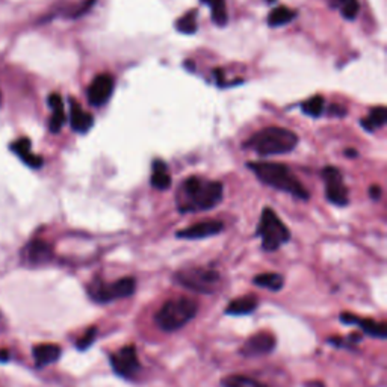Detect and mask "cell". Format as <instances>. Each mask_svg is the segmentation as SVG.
<instances>
[{"label": "cell", "instance_id": "27", "mask_svg": "<svg viewBox=\"0 0 387 387\" xmlns=\"http://www.w3.org/2000/svg\"><path fill=\"white\" fill-rule=\"evenodd\" d=\"M176 26H177V30L182 33H195V30H197L195 11H191V12L185 14L183 17H180Z\"/></svg>", "mask_w": 387, "mask_h": 387}, {"label": "cell", "instance_id": "21", "mask_svg": "<svg viewBox=\"0 0 387 387\" xmlns=\"http://www.w3.org/2000/svg\"><path fill=\"white\" fill-rule=\"evenodd\" d=\"M253 283L257 285L259 288H266L269 290L273 292H279L283 285H285V280L280 274H276V273H265V274H259L253 279Z\"/></svg>", "mask_w": 387, "mask_h": 387}, {"label": "cell", "instance_id": "16", "mask_svg": "<svg viewBox=\"0 0 387 387\" xmlns=\"http://www.w3.org/2000/svg\"><path fill=\"white\" fill-rule=\"evenodd\" d=\"M61 356V348L55 343H41L33 348V357L38 366H46L56 362Z\"/></svg>", "mask_w": 387, "mask_h": 387}, {"label": "cell", "instance_id": "26", "mask_svg": "<svg viewBox=\"0 0 387 387\" xmlns=\"http://www.w3.org/2000/svg\"><path fill=\"white\" fill-rule=\"evenodd\" d=\"M324 97L322 96H313L302 103V112L310 115V117H319L324 112Z\"/></svg>", "mask_w": 387, "mask_h": 387}, {"label": "cell", "instance_id": "33", "mask_svg": "<svg viewBox=\"0 0 387 387\" xmlns=\"http://www.w3.org/2000/svg\"><path fill=\"white\" fill-rule=\"evenodd\" d=\"M0 103H2V94H0Z\"/></svg>", "mask_w": 387, "mask_h": 387}, {"label": "cell", "instance_id": "2", "mask_svg": "<svg viewBox=\"0 0 387 387\" xmlns=\"http://www.w3.org/2000/svg\"><path fill=\"white\" fill-rule=\"evenodd\" d=\"M248 168L265 185L292 194L293 197L301 200L308 198V192L305 191L304 185L296 177H293L286 165L277 162H248Z\"/></svg>", "mask_w": 387, "mask_h": 387}, {"label": "cell", "instance_id": "17", "mask_svg": "<svg viewBox=\"0 0 387 387\" xmlns=\"http://www.w3.org/2000/svg\"><path fill=\"white\" fill-rule=\"evenodd\" d=\"M49 106L52 107V118L49 123L50 132L58 133L62 127V124L65 123V113H64V103L59 94H52L49 97Z\"/></svg>", "mask_w": 387, "mask_h": 387}, {"label": "cell", "instance_id": "19", "mask_svg": "<svg viewBox=\"0 0 387 387\" xmlns=\"http://www.w3.org/2000/svg\"><path fill=\"white\" fill-rule=\"evenodd\" d=\"M171 185V177L168 174L167 165L162 161H154L153 164V174H151V186L156 189H167Z\"/></svg>", "mask_w": 387, "mask_h": 387}, {"label": "cell", "instance_id": "28", "mask_svg": "<svg viewBox=\"0 0 387 387\" xmlns=\"http://www.w3.org/2000/svg\"><path fill=\"white\" fill-rule=\"evenodd\" d=\"M337 6L340 8V12L346 20H354L360 9L359 0H337Z\"/></svg>", "mask_w": 387, "mask_h": 387}, {"label": "cell", "instance_id": "7", "mask_svg": "<svg viewBox=\"0 0 387 387\" xmlns=\"http://www.w3.org/2000/svg\"><path fill=\"white\" fill-rule=\"evenodd\" d=\"M136 280L133 277H124L113 283H104L101 280H94L88 285V295L96 302L104 304L120 298H127L135 293Z\"/></svg>", "mask_w": 387, "mask_h": 387}, {"label": "cell", "instance_id": "30", "mask_svg": "<svg viewBox=\"0 0 387 387\" xmlns=\"http://www.w3.org/2000/svg\"><path fill=\"white\" fill-rule=\"evenodd\" d=\"M369 195H371L372 200H380V197H381V188H380L378 185L371 186V189H369Z\"/></svg>", "mask_w": 387, "mask_h": 387}, {"label": "cell", "instance_id": "22", "mask_svg": "<svg viewBox=\"0 0 387 387\" xmlns=\"http://www.w3.org/2000/svg\"><path fill=\"white\" fill-rule=\"evenodd\" d=\"M296 12L286 8V6H277L271 11V14L268 15V24L271 27H279V26H285L288 23H290L295 18Z\"/></svg>", "mask_w": 387, "mask_h": 387}, {"label": "cell", "instance_id": "3", "mask_svg": "<svg viewBox=\"0 0 387 387\" xmlns=\"http://www.w3.org/2000/svg\"><path fill=\"white\" fill-rule=\"evenodd\" d=\"M298 145V136L285 127H266L254 133L245 147L254 150L260 156H274V154L290 153Z\"/></svg>", "mask_w": 387, "mask_h": 387}, {"label": "cell", "instance_id": "13", "mask_svg": "<svg viewBox=\"0 0 387 387\" xmlns=\"http://www.w3.org/2000/svg\"><path fill=\"white\" fill-rule=\"evenodd\" d=\"M53 257V250L52 247L41 239L32 241L26 248H24V259L30 265H44L50 262Z\"/></svg>", "mask_w": 387, "mask_h": 387}, {"label": "cell", "instance_id": "15", "mask_svg": "<svg viewBox=\"0 0 387 387\" xmlns=\"http://www.w3.org/2000/svg\"><path fill=\"white\" fill-rule=\"evenodd\" d=\"M257 296L254 295H247V296H241L236 298L233 301H230V304L225 308V315H233V316H239V315H248L251 312H254L257 308Z\"/></svg>", "mask_w": 387, "mask_h": 387}, {"label": "cell", "instance_id": "9", "mask_svg": "<svg viewBox=\"0 0 387 387\" xmlns=\"http://www.w3.org/2000/svg\"><path fill=\"white\" fill-rule=\"evenodd\" d=\"M322 177L327 185V198L336 206H346L350 201L348 189L342 180L340 171L334 167H327L322 171Z\"/></svg>", "mask_w": 387, "mask_h": 387}, {"label": "cell", "instance_id": "25", "mask_svg": "<svg viewBox=\"0 0 387 387\" xmlns=\"http://www.w3.org/2000/svg\"><path fill=\"white\" fill-rule=\"evenodd\" d=\"M201 2L210 5L212 18H213L215 24H218V26L227 24L228 15H227V8H225V0H201Z\"/></svg>", "mask_w": 387, "mask_h": 387}, {"label": "cell", "instance_id": "11", "mask_svg": "<svg viewBox=\"0 0 387 387\" xmlns=\"http://www.w3.org/2000/svg\"><path fill=\"white\" fill-rule=\"evenodd\" d=\"M113 91V79L109 74H100L88 88V101L93 106H103Z\"/></svg>", "mask_w": 387, "mask_h": 387}, {"label": "cell", "instance_id": "12", "mask_svg": "<svg viewBox=\"0 0 387 387\" xmlns=\"http://www.w3.org/2000/svg\"><path fill=\"white\" fill-rule=\"evenodd\" d=\"M224 228V224L221 221H203L198 224H194L188 228H183L180 231H177V238L182 239H203V238H209L213 235L221 233Z\"/></svg>", "mask_w": 387, "mask_h": 387}, {"label": "cell", "instance_id": "18", "mask_svg": "<svg viewBox=\"0 0 387 387\" xmlns=\"http://www.w3.org/2000/svg\"><path fill=\"white\" fill-rule=\"evenodd\" d=\"M12 150H14V153L17 154V156H20L23 159V162H26L29 167L40 168L43 165V159L40 156H35V154H32V151H30V141L27 138L18 139L12 145Z\"/></svg>", "mask_w": 387, "mask_h": 387}, {"label": "cell", "instance_id": "20", "mask_svg": "<svg viewBox=\"0 0 387 387\" xmlns=\"http://www.w3.org/2000/svg\"><path fill=\"white\" fill-rule=\"evenodd\" d=\"M354 324L360 327V330L372 337H377V339H386L387 336V330H386V325L383 322H377L374 319H368V318H357L354 319Z\"/></svg>", "mask_w": 387, "mask_h": 387}, {"label": "cell", "instance_id": "29", "mask_svg": "<svg viewBox=\"0 0 387 387\" xmlns=\"http://www.w3.org/2000/svg\"><path fill=\"white\" fill-rule=\"evenodd\" d=\"M96 336H97V328L96 327H91L79 340H77V343H76V346H77V350H81V351H85V350H88V348L94 343V340H96Z\"/></svg>", "mask_w": 387, "mask_h": 387}, {"label": "cell", "instance_id": "24", "mask_svg": "<svg viewBox=\"0 0 387 387\" xmlns=\"http://www.w3.org/2000/svg\"><path fill=\"white\" fill-rule=\"evenodd\" d=\"M224 387H268L266 384L257 381L256 378L245 375H228L222 380Z\"/></svg>", "mask_w": 387, "mask_h": 387}, {"label": "cell", "instance_id": "31", "mask_svg": "<svg viewBox=\"0 0 387 387\" xmlns=\"http://www.w3.org/2000/svg\"><path fill=\"white\" fill-rule=\"evenodd\" d=\"M8 359H9V354H8L6 350H2V351H0V362H6Z\"/></svg>", "mask_w": 387, "mask_h": 387}, {"label": "cell", "instance_id": "14", "mask_svg": "<svg viewBox=\"0 0 387 387\" xmlns=\"http://www.w3.org/2000/svg\"><path fill=\"white\" fill-rule=\"evenodd\" d=\"M70 123L73 130L79 132V133H85L88 132L93 124H94V118L90 113H87L79 103H76L74 100H71V109H70Z\"/></svg>", "mask_w": 387, "mask_h": 387}, {"label": "cell", "instance_id": "6", "mask_svg": "<svg viewBox=\"0 0 387 387\" xmlns=\"http://www.w3.org/2000/svg\"><path fill=\"white\" fill-rule=\"evenodd\" d=\"M257 235L262 238V247L266 251H276L290 239L288 227L269 207H265L262 212Z\"/></svg>", "mask_w": 387, "mask_h": 387}, {"label": "cell", "instance_id": "8", "mask_svg": "<svg viewBox=\"0 0 387 387\" xmlns=\"http://www.w3.org/2000/svg\"><path fill=\"white\" fill-rule=\"evenodd\" d=\"M110 365L117 375L123 378H133L141 369L136 348L133 345L123 346L121 350L110 356Z\"/></svg>", "mask_w": 387, "mask_h": 387}, {"label": "cell", "instance_id": "1", "mask_svg": "<svg viewBox=\"0 0 387 387\" xmlns=\"http://www.w3.org/2000/svg\"><path fill=\"white\" fill-rule=\"evenodd\" d=\"M221 198L222 185L219 182H204L198 177H189L183 183V200L179 201V210H209L219 204Z\"/></svg>", "mask_w": 387, "mask_h": 387}, {"label": "cell", "instance_id": "4", "mask_svg": "<svg viewBox=\"0 0 387 387\" xmlns=\"http://www.w3.org/2000/svg\"><path fill=\"white\" fill-rule=\"evenodd\" d=\"M198 304L191 298H174L167 301L154 316L156 325L164 331H177L195 318Z\"/></svg>", "mask_w": 387, "mask_h": 387}, {"label": "cell", "instance_id": "23", "mask_svg": "<svg viewBox=\"0 0 387 387\" xmlns=\"http://www.w3.org/2000/svg\"><path fill=\"white\" fill-rule=\"evenodd\" d=\"M387 121V110L384 106H377L374 109H371L369 112V117L362 120V126L366 130H375L380 129L386 124Z\"/></svg>", "mask_w": 387, "mask_h": 387}, {"label": "cell", "instance_id": "5", "mask_svg": "<svg viewBox=\"0 0 387 387\" xmlns=\"http://www.w3.org/2000/svg\"><path fill=\"white\" fill-rule=\"evenodd\" d=\"M174 280L182 288H186L194 292L200 293H213L219 288L221 276L218 271L207 268H185L176 273Z\"/></svg>", "mask_w": 387, "mask_h": 387}, {"label": "cell", "instance_id": "10", "mask_svg": "<svg viewBox=\"0 0 387 387\" xmlns=\"http://www.w3.org/2000/svg\"><path fill=\"white\" fill-rule=\"evenodd\" d=\"M276 337L268 333V331H260L247 339V342L241 348V354L245 357H257V356H265L274 351L276 348Z\"/></svg>", "mask_w": 387, "mask_h": 387}, {"label": "cell", "instance_id": "32", "mask_svg": "<svg viewBox=\"0 0 387 387\" xmlns=\"http://www.w3.org/2000/svg\"><path fill=\"white\" fill-rule=\"evenodd\" d=\"M345 154H346V156H353V158H354V156H357L356 150H346V153H345Z\"/></svg>", "mask_w": 387, "mask_h": 387}]
</instances>
